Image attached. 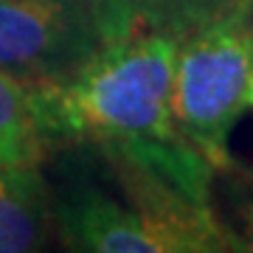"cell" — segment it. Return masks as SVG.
I'll list each match as a JSON object with an SVG mask.
<instances>
[{"mask_svg": "<svg viewBox=\"0 0 253 253\" xmlns=\"http://www.w3.org/2000/svg\"><path fill=\"white\" fill-rule=\"evenodd\" d=\"M177 42V28H135L101 45L71 79L42 84L48 129L56 146L90 144L211 203L217 169L172 116Z\"/></svg>", "mask_w": 253, "mask_h": 253, "instance_id": "1", "label": "cell"}, {"mask_svg": "<svg viewBox=\"0 0 253 253\" xmlns=\"http://www.w3.org/2000/svg\"><path fill=\"white\" fill-rule=\"evenodd\" d=\"M101 155L113 189L76 183L51 197L62 242L87 253H225L234 231L211 203L144 166Z\"/></svg>", "mask_w": 253, "mask_h": 253, "instance_id": "2", "label": "cell"}, {"mask_svg": "<svg viewBox=\"0 0 253 253\" xmlns=\"http://www.w3.org/2000/svg\"><path fill=\"white\" fill-rule=\"evenodd\" d=\"M253 68V0H214L180 28L174 126L217 172L234 169L231 129Z\"/></svg>", "mask_w": 253, "mask_h": 253, "instance_id": "3", "label": "cell"}, {"mask_svg": "<svg viewBox=\"0 0 253 253\" xmlns=\"http://www.w3.org/2000/svg\"><path fill=\"white\" fill-rule=\"evenodd\" d=\"M121 34L101 0H0V71L59 84Z\"/></svg>", "mask_w": 253, "mask_h": 253, "instance_id": "4", "label": "cell"}, {"mask_svg": "<svg viewBox=\"0 0 253 253\" xmlns=\"http://www.w3.org/2000/svg\"><path fill=\"white\" fill-rule=\"evenodd\" d=\"M51 191L37 166H0V253H26L45 245Z\"/></svg>", "mask_w": 253, "mask_h": 253, "instance_id": "5", "label": "cell"}, {"mask_svg": "<svg viewBox=\"0 0 253 253\" xmlns=\"http://www.w3.org/2000/svg\"><path fill=\"white\" fill-rule=\"evenodd\" d=\"M0 138L26 166H37L51 149H56L48 129L42 82L0 71Z\"/></svg>", "mask_w": 253, "mask_h": 253, "instance_id": "6", "label": "cell"}, {"mask_svg": "<svg viewBox=\"0 0 253 253\" xmlns=\"http://www.w3.org/2000/svg\"><path fill=\"white\" fill-rule=\"evenodd\" d=\"M214 0H101L124 31L135 28H177Z\"/></svg>", "mask_w": 253, "mask_h": 253, "instance_id": "7", "label": "cell"}, {"mask_svg": "<svg viewBox=\"0 0 253 253\" xmlns=\"http://www.w3.org/2000/svg\"><path fill=\"white\" fill-rule=\"evenodd\" d=\"M231 231H234V251L253 253V194H242L236 200V219Z\"/></svg>", "mask_w": 253, "mask_h": 253, "instance_id": "8", "label": "cell"}, {"mask_svg": "<svg viewBox=\"0 0 253 253\" xmlns=\"http://www.w3.org/2000/svg\"><path fill=\"white\" fill-rule=\"evenodd\" d=\"M245 107L253 110V68H251V76H248V87H245Z\"/></svg>", "mask_w": 253, "mask_h": 253, "instance_id": "9", "label": "cell"}]
</instances>
